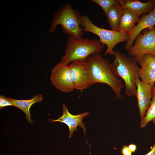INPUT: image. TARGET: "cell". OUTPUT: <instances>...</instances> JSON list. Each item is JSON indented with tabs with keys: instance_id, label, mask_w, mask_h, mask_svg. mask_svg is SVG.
I'll use <instances>...</instances> for the list:
<instances>
[{
	"instance_id": "cell-1",
	"label": "cell",
	"mask_w": 155,
	"mask_h": 155,
	"mask_svg": "<svg viewBox=\"0 0 155 155\" xmlns=\"http://www.w3.org/2000/svg\"><path fill=\"white\" fill-rule=\"evenodd\" d=\"M91 86L96 83L108 85L113 90L116 98L122 99L121 92L123 87L121 81L113 72L112 63L100 53L90 56L86 61Z\"/></svg>"
},
{
	"instance_id": "cell-2",
	"label": "cell",
	"mask_w": 155,
	"mask_h": 155,
	"mask_svg": "<svg viewBox=\"0 0 155 155\" xmlns=\"http://www.w3.org/2000/svg\"><path fill=\"white\" fill-rule=\"evenodd\" d=\"M115 59L112 63V70L117 77L124 81L126 96H136V86L135 80L138 76L140 67L132 57H128L118 50L114 51Z\"/></svg>"
},
{
	"instance_id": "cell-3",
	"label": "cell",
	"mask_w": 155,
	"mask_h": 155,
	"mask_svg": "<svg viewBox=\"0 0 155 155\" xmlns=\"http://www.w3.org/2000/svg\"><path fill=\"white\" fill-rule=\"evenodd\" d=\"M104 45L97 39L82 38L76 39L69 37L65 54L61 59V62L68 65L77 61H86L91 55L100 53Z\"/></svg>"
},
{
	"instance_id": "cell-4",
	"label": "cell",
	"mask_w": 155,
	"mask_h": 155,
	"mask_svg": "<svg viewBox=\"0 0 155 155\" xmlns=\"http://www.w3.org/2000/svg\"><path fill=\"white\" fill-rule=\"evenodd\" d=\"M82 16L70 4H65L54 13L49 33L53 32L57 26L60 25L63 31L70 38L76 39L82 38L83 33L81 25Z\"/></svg>"
},
{
	"instance_id": "cell-5",
	"label": "cell",
	"mask_w": 155,
	"mask_h": 155,
	"mask_svg": "<svg viewBox=\"0 0 155 155\" xmlns=\"http://www.w3.org/2000/svg\"><path fill=\"white\" fill-rule=\"evenodd\" d=\"M83 31L91 32L98 36L99 40L107 46L104 55H114V47L118 44L127 41L128 34L119 31H114L100 28L94 24L88 16H82L81 25Z\"/></svg>"
},
{
	"instance_id": "cell-6",
	"label": "cell",
	"mask_w": 155,
	"mask_h": 155,
	"mask_svg": "<svg viewBox=\"0 0 155 155\" xmlns=\"http://www.w3.org/2000/svg\"><path fill=\"white\" fill-rule=\"evenodd\" d=\"M134 43L127 51L138 62L146 54L155 56V26L151 29H145L136 37Z\"/></svg>"
},
{
	"instance_id": "cell-7",
	"label": "cell",
	"mask_w": 155,
	"mask_h": 155,
	"mask_svg": "<svg viewBox=\"0 0 155 155\" xmlns=\"http://www.w3.org/2000/svg\"><path fill=\"white\" fill-rule=\"evenodd\" d=\"M50 80L54 87L62 92L69 93L75 89L69 65L61 62L52 69Z\"/></svg>"
},
{
	"instance_id": "cell-8",
	"label": "cell",
	"mask_w": 155,
	"mask_h": 155,
	"mask_svg": "<svg viewBox=\"0 0 155 155\" xmlns=\"http://www.w3.org/2000/svg\"><path fill=\"white\" fill-rule=\"evenodd\" d=\"M136 86V96L140 118L142 119L149 107L153 94V87L144 83L140 79L138 76L135 80Z\"/></svg>"
},
{
	"instance_id": "cell-9",
	"label": "cell",
	"mask_w": 155,
	"mask_h": 155,
	"mask_svg": "<svg viewBox=\"0 0 155 155\" xmlns=\"http://www.w3.org/2000/svg\"><path fill=\"white\" fill-rule=\"evenodd\" d=\"M69 67L75 89L81 90L91 86L86 61H74Z\"/></svg>"
},
{
	"instance_id": "cell-10",
	"label": "cell",
	"mask_w": 155,
	"mask_h": 155,
	"mask_svg": "<svg viewBox=\"0 0 155 155\" xmlns=\"http://www.w3.org/2000/svg\"><path fill=\"white\" fill-rule=\"evenodd\" d=\"M63 111L62 115L56 119H49L51 121V123L59 122L66 124L69 129V137L71 138L73 132L78 131L77 127H81L83 130L84 132L86 135V129L85 128V124L83 122L82 119L85 117L89 114L88 112H86L77 115L71 114L69 111L68 108L65 104L63 103L62 104Z\"/></svg>"
},
{
	"instance_id": "cell-11",
	"label": "cell",
	"mask_w": 155,
	"mask_h": 155,
	"mask_svg": "<svg viewBox=\"0 0 155 155\" xmlns=\"http://www.w3.org/2000/svg\"><path fill=\"white\" fill-rule=\"evenodd\" d=\"M155 26V7L149 13L144 14L140 17L139 22L131 32L128 35V39L125 46L127 51L133 44L136 36L144 30L152 29Z\"/></svg>"
},
{
	"instance_id": "cell-12",
	"label": "cell",
	"mask_w": 155,
	"mask_h": 155,
	"mask_svg": "<svg viewBox=\"0 0 155 155\" xmlns=\"http://www.w3.org/2000/svg\"><path fill=\"white\" fill-rule=\"evenodd\" d=\"M120 5L124 9H129L138 16L150 13L155 7V0L143 2L138 0H119Z\"/></svg>"
},
{
	"instance_id": "cell-13",
	"label": "cell",
	"mask_w": 155,
	"mask_h": 155,
	"mask_svg": "<svg viewBox=\"0 0 155 155\" xmlns=\"http://www.w3.org/2000/svg\"><path fill=\"white\" fill-rule=\"evenodd\" d=\"M140 17L131 10L124 9V13L119 24L117 31L130 34L136 24L140 21Z\"/></svg>"
},
{
	"instance_id": "cell-14",
	"label": "cell",
	"mask_w": 155,
	"mask_h": 155,
	"mask_svg": "<svg viewBox=\"0 0 155 155\" xmlns=\"http://www.w3.org/2000/svg\"><path fill=\"white\" fill-rule=\"evenodd\" d=\"M7 98L13 104L14 106L19 108L26 114V120L30 123H32L30 113V107L33 104L41 102L43 99L42 96L40 94L33 96L31 99L28 100H18Z\"/></svg>"
},
{
	"instance_id": "cell-15",
	"label": "cell",
	"mask_w": 155,
	"mask_h": 155,
	"mask_svg": "<svg viewBox=\"0 0 155 155\" xmlns=\"http://www.w3.org/2000/svg\"><path fill=\"white\" fill-rule=\"evenodd\" d=\"M123 13L124 8L121 6L119 3L113 5L110 8L105 15L111 30L117 31Z\"/></svg>"
},
{
	"instance_id": "cell-16",
	"label": "cell",
	"mask_w": 155,
	"mask_h": 155,
	"mask_svg": "<svg viewBox=\"0 0 155 155\" xmlns=\"http://www.w3.org/2000/svg\"><path fill=\"white\" fill-rule=\"evenodd\" d=\"M138 76L143 83L154 87L155 84V70L145 65L140 66Z\"/></svg>"
},
{
	"instance_id": "cell-17",
	"label": "cell",
	"mask_w": 155,
	"mask_h": 155,
	"mask_svg": "<svg viewBox=\"0 0 155 155\" xmlns=\"http://www.w3.org/2000/svg\"><path fill=\"white\" fill-rule=\"evenodd\" d=\"M155 120V94H153L150 106L146 113L145 117L140 123V127H145L150 121Z\"/></svg>"
},
{
	"instance_id": "cell-18",
	"label": "cell",
	"mask_w": 155,
	"mask_h": 155,
	"mask_svg": "<svg viewBox=\"0 0 155 155\" xmlns=\"http://www.w3.org/2000/svg\"><path fill=\"white\" fill-rule=\"evenodd\" d=\"M140 66H146L155 70V56L146 54L144 55L138 62Z\"/></svg>"
},
{
	"instance_id": "cell-19",
	"label": "cell",
	"mask_w": 155,
	"mask_h": 155,
	"mask_svg": "<svg viewBox=\"0 0 155 155\" xmlns=\"http://www.w3.org/2000/svg\"><path fill=\"white\" fill-rule=\"evenodd\" d=\"M119 0H92V2L96 3L102 9L106 15L110 8L113 5L119 3Z\"/></svg>"
},
{
	"instance_id": "cell-20",
	"label": "cell",
	"mask_w": 155,
	"mask_h": 155,
	"mask_svg": "<svg viewBox=\"0 0 155 155\" xmlns=\"http://www.w3.org/2000/svg\"><path fill=\"white\" fill-rule=\"evenodd\" d=\"M9 106H13V104L10 102L8 98H6L4 96L0 95V109Z\"/></svg>"
},
{
	"instance_id": "cell-21",
	"label": "cell",
	"mask_w": 155,
	"mask_h": 155,
	"mask_svg": "<svg viewBox=\"0 0 155 155\" xmlns=\"http://www.w3.org/2000/svg\"><path fill=\"white\" fill-rule=\"evenodd\" d=\"M121 151L123 155H132V152L127 146H124L122 147Z\"/></svg>"
},
{
	"instance_id": "cell-22",
	"label": "cell",
	"mask_w": 155,
	"mask_h": 155,
	"mask_svg": "<svg viewBox=\"0 0 155 155\" xmlns=\"http://www.w3.org/2000/svg\"><path fill=\"white\" fill-rule=\"evenodd\" d=\"M128 147L132 153L135 152L137 148L136 145L133 144H129L128 146Z\"/></svg>"
},
{
	"instance_id": "cell-23",
	"label": "cell",
	"mask_w": 155,
	"mask_h": 155,
	"mask_svg": "<svg viewBox=\"0 0 155 155\" xmlns=\"http://www.w3.org/2000/svg\"><path fill=\"white\" fill-rule=\"evenodd\" d=\"M144 155H155V143L151 150L148 153Z\"/></svg>"
},
{
	"instance_id": "cell-24",
	"label": "cell",
	"mask_w": 155,
	"mask_h": 155,
	"mask_svg": "<svg viewBox=\"0 0 155 155\" xmlns=\"http://www.w3.org/2000/svg\"><path fill=\"white\" fill-rule=\"evenodd\" d=\"M153 92L154 94H155V87H153Z\"/></svg>"
},
{
	"instance_id": "cell-25",
	"label": "cell",
	"mask_w": 155,
	"mask_h": 155,
	"mask_svg": "<svg viewBox=\"0 0 155 155\" xmlns=\"http://www.w3.org/2000/svg\"><path fill=\"white\" fill-rule=\"evenodd\" d=\"M152 121L153 123H154V125H155V120Z\"/></svg>"
}]
</instances>
